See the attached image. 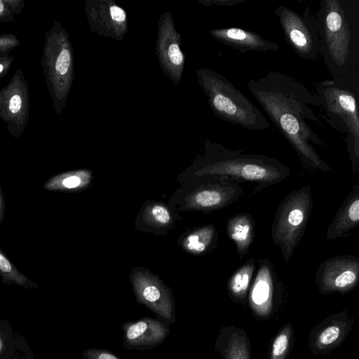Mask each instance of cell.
Returning <instances> with one entry per match:
<instances>
[{
	"instance_id": "obj_1",
	"label": "cell",
	"mask_w": 359,
	"mask_h": 359,
	"mask_svg": "<svg viewBox=\"0 0 359 359\" xmlns=\"http://www.w3.org/2000/svg\"><path fill=\"white\" fill-rule=\"evenodd\" d=\"M247 86L302 161L313 169L330 171L313 147L324 143L307 122L320 123L313 110L320 107L318 96L295 79L272 70L250 79Z\"/></svg>"
},
{
	"instance_id": "obj_2",
	"label": "cell",
	"mask_w": 359,
	"mask_h": 359,
	"mask_svg": "<svg viewBox=\"0 0 359 359\" xmlns=\"http://www.w3.org/2000/svg\"><path fill=\"white\" fill-rule=\"evenodd\" d=\"M316 18L332 79L359 91V1L321 0Z\"/></svg>"
},
{
	"instance_id": "obj_3",
	"label": "cell",
	"mask_w": 359,
	"mask_h": 359,
	"mask_svg": "<svg viewBox=\"0 0 359 359\" xmlns=\"http://www.w3.org/2000/svg\"><path fill=\"white\" fill-rule=\"evenodd\" d=\"M196 174L200 177L228 178L253 182L254 193L274 185L290 177V168L274 157L232 149L219 143L208 142L207 154Z\"/></svg>"
},
{
	"instance_id": "obj_4",
	"label": "cell",
	"mask_w": 359,
	"mask_h": 359,
	"mask_svg": "<svg viewBox=\"0 0 359 359\" xmlns=\"http://www.w3.org/2000/svg\"><path fill=\"white\" fill-rule=\"evenodd\" d=\"M196 76L216 116L252 130L271 127L261 110L222 74L209 68H200Z\"/></svg>"
},
{
	"instance_id": "obj_5",
	"label": "cell",
	"mask_w": 359,
	"mask_h": 359,
	"mask_svg": "<svg viewBox=\"0 0 359 359\" xmlns=\"http://www.w3.org/2000/svg\"><path fill=\"white\" fill-rule=\"evenodd\" d=\"M43 75L55 113L61 114L66 106L74 79V50L69 34L53 20L44 34L41 59Z\"/></svg>"
},
{
	"instance_id": "obj_6",
	"label": "cell",
	"mask_w": 359,
	"mask_h": 359,
	"mask_svg": "<svg viewBox=\"0 0 359 359\" xmlns=\"http://www.w3.org/2000/svg\"><path fill=\"white\" fill-rule=\"evenodd\" d=\"M316 90L327 123L346 135L352 171L356 174L359 169V91L332 79L317 83Z\"/></svg>"
},
{
	"instance_id": "obj_7",
	"label": "cell",
	"mask_w": 359,
	"mask_h": 359,
	"mask_svg": "<svg viewBox=\"0 0 359 359\" xmlns=\"http://www.w3.org/2000/svg\"><path fill=\"white\" fill-rule=\"evenodd\" d=\"M313 206L311 186L291 191L279 204L271 229V238L288 262L302 239Z\"/></svg>"
},
{
	"instance_id": "obj_8",
	"label": "cell",
	"mask_w": 359,
	"mask_h": 359,
	"mask_svg": "<svg viewBox=\"0 0 359 359\" xmlns=\"http://www.w3.org/2000/svg\"><path fill=\"white\" fill-rule=\"evenodd\" d=\"M286 42L301 58L316 61L320 57L316 18L310 8L302 14L283 5L275 8Z\"/></svg>"
},
{
	"instance_id": "obj_9",
	"label": "cell",
	"mask_w": 359,
	"mask_h": 359,
	"mask_svg": "<svg viewBox=\"0 0 359 359\" xmlns=\"http://www.w3.org/2000/svg\"><path fill=\"white\" fill-rule=\"evenodd\" d=\"M0 118L10 135L19 137L27 126L29 118L28 83L19 68L8 83L0 89Z\"/></svg>"
},
{
	"instance_id": "obj_10",
	"label": "cell",
	"mask_w": 359,
	"mask_h": 359,
	"mask_svg": "<svg viewBox=\"0 0 359 359\" xmlns=\"http://www.w3.org/2000/svg\"><path fill=\"white\" fill-rule=\"evenodd\" d=\"M359 283V257L351 255H335L320 264L315 277L319 293L346 294Z\"/></svg>"
},
{
	"instance_id": "obj_11",
	"label": "cell",
	"mask_w": 359,
	"mask_h": 359,
	"mask_svg": "<svg viewBox=\"0 0 359 359\" xmlns=\"http://www.w3.org/2000/svg\"><path fill=\"white\" fill-rule=\"evenodd\" d=\"M180 45L181 35L175 28L172 15L165 11L158 21L156 55L164 74L175 85L180 81L184 67Z\"/></svg>"
},
{
	"instance_id": "obj_12",
	"label": "cell",
	"mask_w": 359,
	"mask_h": 359,
	"mask_svg": "<svg viewBox=\"0 0 359 359\" xmlns=\"http://www.w3.org/2000/svg\"><path fill=\"white\" fill-rule=\"evenodd\" d=\"M131 281L139 304L151 311L167 326L175 323V302L169 287L157 278L145 273L135 274Z\"/></svg>"
},
{
	"instance_id": "obj_13",
	"label": "cell",
	"mask_w": 359,
	"mask_h": 359,
	"mask_svg": "<svg viewBox=\"0 0 359 359\" xmlns=\"http://www.w3.org/2000/svg\"><path fill=\"white\" fill-rule=\"evenodd\" d=\"M85 13L90 30L99 36L121 41L128 32L127 14L112 0H86Z\"/></svg>"
},
{
	"instance_id": "obj_14",
	"label": "cell",
	"mask_w": 359,
	"mask_h": 359,
	"mask_svg": "<svg viewBox=\"0 0 359 359\" xmlns=\"http://www.w3.org/2000/svg\"><path fill=\"white\" fill-rule=\"evenodd\" d=\"M210 180L196 189L189 197L190 208L212 211L231 205L243 196L241 183L228 178L208 177Z\"/></svg>"
},
{
	"instance_id": "obj_15",
	"label": "cell",
	"mask_w": 359,
	"mask_h": 359,
	"mask_svg": "<svg viewBox=\"0 0 359 359\" xmlns=\"http://www.w3.org/2000/svg\"><path fill=\"white\" fill-rule=\"evenodd\" d=\"M353 323V318L348 310L328 316L311 330L309 350L316 355L328 354L344 342Z\"/></svg>"
},
{
	"instance_id": "obj_16",
	"label": "cell",
	"mask_w": 359,
	"mask_h": 359,
	"mask_svg": "<svg viewBox=\"0 0 359 359\" xmlns=\"http://www.w3.org/2000/svg\"><path fill=\"white\" fill-rule=\"evenodd\" d=\"M123 346L128 350H150L161 344L170 334L169 327L157 318L143 317L123 323Z\"/></svg>"
},
{
	"instance_id": "obj_17",
	"label": "cell",
	"mask_w": 359,
	"mask_h": 359,
	"mask_svg": "<svg viewBox=\"0 0 359 359\" xmlns=\"http://www.w3.org/2000/svg\"><path fill=\"white\" fill-rule=\"evenodd\" d=\"M257 262L259 266L250 289L248 301L257 316L266 318L273 309L276 280L274 266L266 259H259Z\"/></svg>"
},
{
	"instance_id": "obj_18",
	"label": "cell",
	"mask_w": 359,
	"mask_h": 359,
	"mask_svg": "<svg viewBox=\"0 0 359 359\" xmlns=\"http://www.w3.org/2000/svg\"><path fill=\"white\" fill-rule=\"evenodd\" d=\"M210 34L217 41L241 53L277 51L279 46L259 34L238 27L216 28Z\"/></svg>"
},
{
	"instance_id": "obj_19",
	"label": "cell",
	"mask_w": 359,
	"mask_h": 359,
	"mask_svg": "<svg viewBox=\"0 0 359 359\" xmlns=\"http://www.w3.org/2000/svg\"><path fill=\"white\" fill-rule=\"evenodd\" d=\"M359 225V182L352 187L328 225L325 237L334 240L348 236Z\"/></svg>"
},
{
	"instance_id": "obj_20",
	"label": "cell",
	"mask_w": 359,
	"mask_h": 359,
	"mask_svg": "<svg viewBox=\"0 0 359 359\" xmlns=\"http://www.w3.org/2000/svg\"><path fill=\"white\" fill-rule=\"evenodd\" d=\"M215 348L222 359H250V341L247 333L233 325L221 327Z\"/></svg>"
},
{
	"instance_id": "obj_21",
	"label": "cell",
	"mask_w": 359,
	"mask_h": 359,
	"mask_svg": "<svg viewBox=\"0 0 359 359\" xmlns=\"http://www.w3.org/2000/svg\"><path fill=\"white\" fill-rule=\"evenodd\" d=\"M255 220L248 212L238 213L230 217L226 223V233L233 241L239 259L250 250L255 237Z\"/></svg>"
},
{
	"instance_id": "obj_22",
	"label": "cell",
	"mask_w": 359,
	"mask_h": 359,
	"mask_svg": "<svg viewBox=\"0 0 359 359\" xmlns=\"http://www.w3.org/2000/svg\"><path fill=\"white\" fill-rule=\"evenodd\" d=\"M255 270V261L250 257L231 275L227 290L233 300L243 302L246 299Z\"/></svg>"
},
{
	"instance_id": "obj_23",
	"label": "cell",
	"mask_w": 359,
	"mask_h": 359,
	"mask_svg": "<svg viewBox=\"0 0 359 359\" xmlns=\"http://www.w3.org/2000/svg\"><path fill=\"white\" fill-rule=\"evenodd\" d=\"M89 180L88 172L73 170L52 176L45 182L43 188L51 191H74L83 188Z\"/></svg>"
},
{
	"instance_id": "obj_24",
	"label": "cell",
	"mask_w": 359,
	"mask_h": 359,
	"mask_svg": "<svg viewBox=\"0 0 359 359\" xmlns=\"http://www.w3.org/2000/svg\"><path fill=\"white\" fill-rule=\"evenodd\" d=\"M217 239V233L215 226L208 225L189 234L184 241V246L194 254H203L213 248Z\"/></svg>"
},
{
	"instance_id": "obj_25",
	"label": "cell",
	"mask_w": 359,
	"mask_h": 359,
	"mask_svg": "<svg viewBox=\"0 0 359 359\" xmlns=\"http://www.w3.org/2000/svg\"><path fill=\"white\" fill-rule=\"evenodd\" d=\"M0 276L6 285H14L25 289H37L39 285L21 273L0 248Z\"/></svg>"
},
{
	"instance_id": "obj_26",
	"label": "cell",
	"mask_w": 359,
	"mask_h": 359,
	"mask_svg": "<svg viewBox=\"0 0 359 359\" xmlns=\"http://www.w3.org/2000/svg\"><path fill=\"white\" fill-rule=\"evenodd\" d=\"M293 337L291 323L285 324L275 337L269 355V359H286Z\"/></svg>"
},
{
	"instance_id": "obj_27",
	"label": "cell",
	"mask_w": 359,
	"mask_h": 359,
	"mask_svg": "<svg viewBox=\"0 0 359 359\" xmlns=\"http://www.w3.org/2000/svg\"><path fill=\"white\" fill-rule=\"evenodd\" d=\"M15 354L11 325L0 319V359H15Z\"/></svg>"
},
{
	"instance_id": "obj_28",
	"label": "cell",
	"mask_w": 359,
	"mask_h": 359,
	"mask_svg": "<svg viewBox=\"0 0 359 359\" xmlns=\"http://www.w3.org/2000/svg\"><path fill=\"white\" fill-rule=\"evenodd\" d=\"M24 8V0H0V22L13 21Z\"/></svg>"
},
{
	"instance_id": "obj_29",
	"label": "cell",
	"mask_w": 359,
	"mask_h": 359,
	"mask_svg": "<svg viewBox=\"0 0 359 359\" xmlns=\"http://www.w3.org/2000/svg\"><path fill=\"white\" fill-rule=\"evenodd\" d=\"M149 222L155 226H165L170 221L168 210L163 205H154L147 212Z\"/></svg>"
},
{
	"instance_id": "obj_30",
	"label": "cell",
	"mask_w": 359,
	"mask_h": 359,
	"mask_svg": "<svg viewBox=\"0 0 359 359\" xmlns=\"http://www.w3.org/2000/svg\"><path fill=\"white\" fill-rule=\"evenodd\" d=\"M20 41L16 35L12 33L0 34V57L8 55L19 46Z\"/></svg>"
},
{
	"instance_id": "obj_31",
	"label": "cell",
	"mask_w": 359,
	"mask_h": 359,
	"mask_svg": "<svg viewBox=\"0 0 359 359\" xmlns=\"http://www.w3.org/2000/svg\"><path fill=\"white\" fill-rule=\"evenodd\" d=\"M83 359H122L111 351L103 348H88L83 351Z\"/></svg>"
},
{
	"instance_id": "obj_32",
	"label": "cell",
	"mask_w": 359,
	"mask_h": 359,
	"mask_svg": "<svg viewBox=\"0 0 359 359\" xmlns=\"http://www.w3.org/2000/svg\"><path fill=\"white\" fill-rule=\"evenodd\" d=\"M14 60L13 55L0 57V79L8 74Z\"/></svg>"
},
{
	"instance_id": "obj_33",
	"label": "cell",
	"mask_w": 359,
	"mask_h": 359,
	"mask_svg": "<svg viewBox=\"0 0 359 359\" xmlns=\"http://www.w3.org/2000/svg\"><path fill=\"white\" fill-rule=\"evenodd\" d=\"M245 0H203L198 1L205 6H233L236 4L244 2Z\"/></svg>"
},
{
	"instance_id": "obj_34",
	"label": "cell",
	"mask_w": 359,
	"mask_h": 359,
	"mask_svg": "<svg viewBox=\"0 0 359 359\" xmlns=\"http://www.w3.org/2000/svg\"><path fill=\"white\" fill-rule=\"evenodd\" d=\"M6 212V203L4 193L0 185V226L4 219Z\"/></svg>"
}]
</instances>
